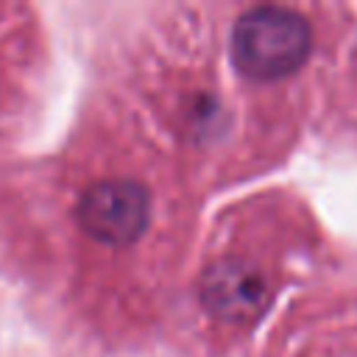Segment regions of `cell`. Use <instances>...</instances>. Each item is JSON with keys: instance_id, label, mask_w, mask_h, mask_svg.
Returning a JSON list of instances; mask_svg holds the SVG:
<instances>
[{"instance_id": "6da1fadb", "label": "cell", "mask_w": 357, "mask_h": 357, "mask_svg": "<svg viewBox=\"0 0 357 357\" xmlns=\"http://www.w3.org/2000/svg\"><path fill=\"white\" fill-rule=\"evenodd\" d=\"M310 22L282 6H259L245 11L231 28L234 67L254 81H276L293 75L310 56Z\"/></svg>"}, {"instance_id": "7a4b0ae2", "label": "cell", "mask_w": 357, "mask_h": 357, "mask_svg": "<svg viewBox=\"0 0 357 357\" xmlns=\"http://www.w3.org/2000/svg\"><path fill=\"white\" fill-rule=\"evenodd\" d=\"M81 229L106 245H128L151 220V192L134 178H106L84 190L75 204Z\"/></svg>"}, {"instance_id": "3957f363", "label": "cell", "mask_w": 357, "mask_h": 357, "mask_svg": "<svg viewBox=\"0 0 357 357\" xmlns=\"http://www.w3.org/2000/svg\"><path fill=\"white\" fill-rule=\"evenodd\" d=\"M198 296L215 318L226 324H248L268 307L271 287L262 271L248 259L223 257L201 273Z\"/></svg>"}]
</instances>
